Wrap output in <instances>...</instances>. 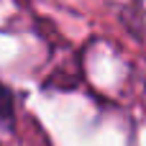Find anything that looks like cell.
Returning <instances> with one entry per match:
<instances>
[{"instance_id":"1","label":"cell","mask_w":146,"mask_h":146,"mask_svg":"<svg viewBox=\"0 0 146 146\" xmlns=\"http://www.w3.org/2000/svg\"><path fill=\"white\" fill-rule=\"evenodd\" d=\"M10 95L5 92V87H0V121H8L10 118Z\"/></svg>"}]
</instances>
